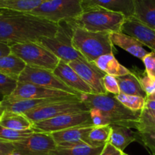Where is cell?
Wrapping results in <instances>:
<instances>
[{
	"instance_id": "obj_43",
	"label": "cell",
	"mask_w": 155,
	"mask_h": 155,
	"mask_svg": "<svg viewBox=\"0 0 155 155\" xmlns=\"http://www.w3.org/2000/svg\"><path fill=\"white\" fill-rule=\"evenodd\" d=\"M124 155H129V154H126V153H125V154H124Z\"/></svg>"
},
{
	"instance_id": "obj_44",
	"label": "cell",
	"mask_w": 155,
	"mask_h": 155,
	"mask_svg": "<svg viewBox=\"0 0 155 155\" xmlns=\"http://www.w3.org/2000/svg\"><path fill=\"white\" fill-rule=\"evenodd\" d=\"M12 155H16V154H15V153H14V154H12Z\"/></svg>"
},
{
	"instance_id": "obj_15",
	"label": "cell",
	"mask_w": 155,
	"mask_h": 155,
	"mask_svg": "<svg viewBox=\"0 0 155 155\" xmlns=\"http://www.w3.org/2000/svg\"><path fill=\"white\" fill-rule=\"evenodd\" d=\"M53 73L68 87L75 92L80 94H93V91L90 86L69 66L68 64L60 61L57 68L53 71Z\"/></svg>"
},
{
	"instance_id": "obj_10",
	"label": "cell",
	"mask_w": 155,
	"mask_h": 155,
	"mask_svg": "<svg viewBox=\"0 0 155 155\" xmlns=\"http://www.w3.org/2000/svg\"><path fill=\"white\" fill-rule=\"evenodd\" d=\"M18 82L32 83L34 85L64 91L70 94L80 96V93L75 92L64 83L53 71L27 66L18 78Z\"/></svg>"
},
{
	"instance_id": "obj_11",
	"label": "cell",
	"mask_w": 155,
	"mask_h": 155,
	"mask_svg": "<svg viewBox=\"0 0 155 155\" xmlns=\"http://www.w3.org/2000/svg\"><path fill=\"white\" fill-rule=\"evenodd\" d=\"M16 155H51L57 147L48 133H34L25 140L14 142Z\"/></svg>"
},
{
	"instance_id": "obj_33",
	"label": "cell",
	"mask_w": 155,
	"mask_h": 155,
	"mask_svg": "<svg viewBox=\"0 0 155 155\" xmlns=\"http://www.w3.org/2000/svg\"><path fill=\"white\" fill-rule=\"evenodd\" d=\"M89 113H90L94 127L111 125V121L110 118L99 109L91 108L89 110Z\"/></svg>"
},
{
	"instance_id": "obj_32",
	"label": "cell",
	"mask_w": 155,
	"mask_h": 155,
	"mask_svg": "<svg viewBox=\"0 0 155 155\" xmlns=\"http://www.w3.org/2000/svg\"><path fill=\"white\" fill-rule=\"evenodd\" d=\"M17 85L18 80L0 74V101L12 95Z\"/></svg>"
},
{
	"instance_id": "obj_39",
	"label": "cell",
	"mask_w": 155,
	"mask_h": 155,
	"mask_svg": "<svg viewBox=\"0 0 155 155\" xmlns=\"http://www.w3.org/2000/svg\"><path fill=\"white\" fill-rule=\"evenodd\" d=\"M11 53L12 52H11L10 45L0 42V58L3 57V56L8 55Z\"/></svg>"
},
{
	"instance_id": "obj_41",
	"label": "cell",
	"mask_w": 155,
	"mask_h": 155,
	"mask_svg": "<svg viewBox=\"0 0 155 155\" xmlns=\"http://www.w3.org/2000/svg\"><path fill=\"white\" fill-rule=\"evenodd\" d=\"M146 99L148 100H155V92L154 94H152V95H148L146 98Z\"/></svg>"
},
{
	"instance_id": "obj_9",
	"label": "cell",
	"mask_w": 155,
	"mask_h": 155,
	"mask_svg": "<svg viewBox=\"0 0 155 155\" xmlns=\"http://www.w3.org/2000/svg\"><path fill=\"white\" fill-rule=\"evenodd\" d=\"M89 110L84 102L82 101L80 98H79L33 109L26 112L24 114L34 124L61 115L80 113Z\"/></svg>"
},
{
	"instance_id": "obj_31",
	"label": "cell",
	"mask_w": 155,
	"mask_h": 155,
	"mask_svg": "<svg viewBox=\"0 0 155 155\" xmlns=\"http://www.w3.org/2000/svg\"><path fill=\"white\" fill-rule=\"evenodd\" d=\"M139 80L142 89L146 93L147 96L152 95L155 92V78L150 76L145 71H142L138 68H135L130 71Z\"/></svg>"
},
{
	"instance_id": "obj_36",
	"label": "cell",
	"mask_w": 155,
	"mask_h": 155,
	"mask_svg": "<svg viewBox=\"0 0 155 155\" xmlns=\"http://www.w3.org/2000/svg\"><path fill=\"white\" fill-rule=\"evenodd\" d=\"M145 71L155 78V51H151L142 59Z\"/></svg>"
},
{
	"instance_id": "obj_24",
	"label": "cell",
	"mask_w": 155,
	"mask_h": 155,
	"mask_svg": "<svg viewBox=\"0 0 155 155\" xmlns=\"http://www.w3.org/2000/svg\"><path fill=\"white\" fill-rule=\"evenodd\" d=\"M116 79L121 93L147 98L146 93L142 89L139 80L131 71L127 75L117 77Z\"/></svg>"
},
{
	"instance_id": "obj_38",
	"label": "cell",
	"mask_w": 155,
	"mask_h": 155,
	"mask_svg": "<svg viewBox=\"0 0 155 155\" xmlns=\"http://www.w3.org/2000/svg\"><path fill=\"white\" fill-rule=\"evenodd\" d=\"M124 154L125 153L124 151H120L119 149H117L114 146H113V145L107 142L104 145V148H103L100 155H124Z\"/></svg>"
},
{
	"instance_id": "obj_29",
	"label": "cell",
	"mask_w": 155,
	"mask_h": 155,
	"mask_svg": "<svg viewBox=\"0 0 155 155\" xmlns=\"http://www.w3.org/2000/svg\"><path fill=\"white\" fill-rule=\"evenodd\" d=\"M114 96L123 105L133 111H142L145 108L146 98L143 97L126 95L121 92Z\"/></svg>"
},
{
	"instance_id": "obj_40",
	"label": "cell",
	"mask_w": 155,
	"mask_h": 155,
	"mask_svg": "<svg viewBox=\"0 0 155 155\" xmlns=\"http://www.w3.org/2000/svg\"><path fill=\"white\" fill-rule=\"evenodd\" d=\"M145 109L155 110V100H148L146 99L145 104Z\"/></svg>"
},
{
	"instance_id": "obj_1",
	"label": "cell",
	"mask_w": 155,
	"mask_h": 155,
	"mask_svg": "<svg viewBox=\"0 0 155 155\" xmlns=\"http://www.w3.org/2000/svg\"><path fill=\"white\" fill-rule=\"evenodd\" d=\"M58 24L27 12L0 10V42L11 45L54 36Z\"/></svg>"
},
{
	"instance_id": "obj_2",
	"label": "cell",
	"mask_w": 155,
	"mask_h": 155,
	"mask_svg": "<svg viewBox=\"0 0 155 155\" xmlns=\"http://www.w3.org/2000/svg\"><path fill=\"white\" fill-rule=\"evenodd\" d=\"M80 99L89 110L97 108L104 112L111 124H119L136 130L141 111H133L123 105L114 95L106 94H80Z\"/></svg>"
},
{
	"instance_id": "obj_35",
	"label": "cell",
	"mask_w": 155,
	"mask_h": 155,
	"mask_svg": "<svg viewBox=\"0 0 155 155\" xmlns=\"http://www.w3.org/2000/svg\"><path fill=\"white\" fill-rule=\"evenodd\" d=\"M138 124L142 126L155 127V110L144 108L141 111Z\"/></svg>"
},
{
	"instance_id": "obj_21",
	"label": "cell",
	"mask_w": 155,
	"mask_h": 155,
	"mask_svg": "<svg viewBox=\"0 0 155 155\" xmlns=\"http://www.w3.org/2000/svg\"><path fill=\"white\" fill-rule=\"evenodd\" d=\"M101 71L114 77L127 75L130 71L118 62L114 54H106L100 56L93 62Z\"/></svg>"
},
{
	"instance_id": "obj_34",
	"label": "cell",
	"mask_w": 155,
	"mask_h": 155,
	"mask_svg": "<svg viewBox=\"0 0 155 155\" xmlns=\"http://www.w3.org/2000/svg\"><path fill=\"white\" fill-rule=\"evenodd\" d=\"M103 83L107 92L113 95H118L120 93V89L115 77L106 74L103 78Z\"/></svg>"
},
{
	"instance_id": "obj_8",
	"label": "cell",
	"mask_w": 155,
	"mask_h": 155,
	"mask_svg": "<svg viewBox=\"0 0 155 155\" xmlns=\"http://www.w3.org/2000/svg\"><path fill=\"white\" fill-rule=\"evenodd\" d=\"M89 127H94L89 110L80 113L68 114L34 123L32 130L35 133L50 134L68 129Z\"/></svg>"
},
{
	"instance_id": "obj_17",
	"label": "cell",
	"mask_w": 155,
	"mask_h": 155,
	"mask_svg": "<svg viewBox=\"0 0 155 155\" xmlns=\"http://www.w3.org/2000/svg\"><path fill=\"white\" fill-rule=\"evenodd\" d=\"M110 37L114 45L119 46L142 61L148 54V51L144 48L143 45L133 36L122 32H113L110 33Z\"/></svg>"
},
{
	"instance_id": "obj_18",
	"label": "cell",
	"mask_w": 155,
	"mask_h": 155,
	"mask_svg": "<svg viewBox=\"0 0 155 155\" xmlns=\"http://www.w3.org/2000/svg\"><path fill=\"white\" fill-rule=\"evenodd\" d=\"M99 6L130 18L134 15V0H83V9Z\"/></svg>"
},
{
	"instance_id": "obj_27",
	"label": "cell",
	"mask_w": 155,
	"mask_h": 155,
	"mask_svg": "<svg viewBox=\"0 0 155 155\" xmlns=\"http://www.w3.org/2000/svg\"><path fill=\"white\" fill-rule=\"evenodd\" d=\"M104 146L92 148L87 145L74 147H62L57 145L51 155H100Z\"/></svg>"
},
{
	"instance_id": "obj_12",
	"label": "cell",
	"mask_w": 155,
	"mask_h": 155,
	"mask_svg": "<svg viewBox=\"0 0 155 155\" xmlns=\"http://www.w3.org/2000/svg\"><path fill=\"white\" fill-rule=\"evenodd\" d=\"M71 96H78V95H73V94H70L68 92L58 90V89L43 87V86L32 84V83L18 82L16 89L12 92V95H9L8 97L5 98L2 101L11 102V101H19V100L39 99V98Z\"/></svg>"
},
{
	"instance_id": "obj_7",
	"label": "cell",
	"mask_w": 155,
	"mask_h": 155,
	"mask_svg": "<svg viewBox=\"0 0 155 155\" xmlns=\"http://www.w3.org/2000/svg\"><path fill=\"white\" fill-rule=\"evenodd\" d=\"M83 11V0H49L29 13L58 24L74 19Z\"/></svg>"
},
{
	"instance_id": "obj_22",
	"label": "cell",
	"mask_w": 155,
	"mask_h": 155,
	"mask_svg": "<svg viewBox=\"0 0 155 155\" xmlns=\"http://www.w3.org/2000/svg\"><path fill=\"white\" fill-rule=\"evenodd\" d=\"M26 67V64L12 53L0 58V74L14 80H18Z\"/></svg>"
},
{
	"instance_id": "obj_23",
	"label": "cell",
	"mask_w": 155,
	"mask_h": 155,
	"mask_svg": "<svg viewBox=\"0 0 155 155\" xmlns=\"http://www.w3.org/2000/svg\"><path fill=\"white\" fill-rule=\"evenodd\" d=\"M0 126L15 130H27L33 128V123L23 114L3 111L0 114Z\"/></svg>"
},
{
	"instance_id": "obj_28",
	"label": "cell",
	"mask_w": 155,
	"mask_h": 155,
	"mask_svg": "<svg viewBox=\"0 0 155 155\" xmlns=\"http://www.w3.org/2000/svg\"><path fill=\"white\" fill-rule=\"evenodd\" d=\"M136 130L138 134V142L148 148L151 154L155 155V127L137 124Z\"/></svg>"
},
{
	"instance_id": "obj_14",
	"label": "cell",
	"mask_w": 155,
	"mask_h": 155,
	"mask_svg": "<svg viewBox=\"0 0 155 155\" xmlns=\"http://www.w3.org/2000/svg\"><path fill=\"white\" fill-rule=\"evenodd\" d=\"M120 32L136 38L142 45L155 51V30L142 24L135 17L126 18Z\"/></svg>"
},
{
	"instance_id": "obj_42",
	"label": "cell",
	"mask_w": 155,
	"mask_h": 155,
	"mask_svg": "<svg viewBox=\"0 0 155 155\" xmlns=\"http://www.w3.org/2000/svg\"><path fill=\"white\" fill-rule=\"evenodd\" d=\"M1 104H2V101H0V106H1Z\"/></svg>"
},
{
	"instance_id": "obj_30",
	"label": "cell",
	"mask_w": 155,
	"mask_h": 155,
	"mask_svg": "<svg viewBox=\"0 0 155 155\" xmlns=\"http://www.w3.org/2000/svg\"><path fill=\"white\" fill-rule=\"evenodd\" d=\"M34 133L32 129L27 130H15L0 126V139L8 142H16L25 140Z\"/></svg>"
},
{
	"instance_id": "obj_5",
	"label": "cell",
	"mask_w": 155,
	"mask_h": 155,
	"mask_svg": "<svg viewBox=\"0 0 155 155\" xmlns=\"http://www.w3.org/2000/svg\"><path fill=\"white\" fill-rule=\"evenodd\" d=\"M72 39L73 27L65 21L59 23L58 29L54 36L41 38L37 42L67 64L74 60L86 61L74 47Z\"/></svg>"
},
{
	"instance_id": "obj_20",
	"label": "cell",
	"mask_w": 155,
	"mask_h": 155,
	"mask_svg": "<svg viewBox=\"0 0 155 155\" xmlns=\"http://www.w3.org/2000/svg\"><path fill=\"white\" fill-rule=\"evenodd\" d=\"M133 17L155 30V0H134Z\"/></svg>"
},
{
	"instance_id": "obj_16",
	"label": "cell",
	"mask_w": 155,
	"mask_h": 155,
	"mask_svg": "<svg viewBox=\"0 0 155 155\" xmlns=\"http://www.w3.org/2000/svg\"><path fill=\"white\" fill-rule=\"evenodd\" d=\"M93 127H77L50 133L56 145L62 147H74L86 145V136Z\"/></svg>"
},
{
	"instance_id": "obj_26",
	"label": "cell",
	"mask_w": 155,
	"mask_h": 155,
	"mask_svg": "<svg viewBox=\"0 0 155 155\" xmlns=\"http://www.w3.org/2000/svg\"><path fill=\"white\" fill-rule=\"evenodd\" d=\"M111 133V125L93 127L86 136V144L92 148L104 146L108 142Z\"/></svg>"
},
{
	"instance_id": "obj_13",
	"label": "cell",
	"mask_w": 155,
	"mask_h": 155,
	"mask_svg": "<svg viewBox=\"0 0 155 155\" xmlns=\"http://www.w3.org/2000/svg\"><path fill=\"white\" fill-rule=\"evenodd\" d=\"M68 64L90 86L93 94L107 93L103 83V78L106 74L95 64L88 62L87 61L74 60L69 62Z\"/></svg>"
},
{
	"instance_id": "obj_3",
	"label": "cell",
	"mask_w": 155,
	"mask_h": 155,
	"mask_svg": "<svg viewBox=\"0 0 155 155\" xmlns=\"http://www.w3.org/2000/svg\"><path fill=\"white\" fill-rule=\"evenodd\" d=\"M125 19L126 17L123 14L99 6H93L84 8L77 18L66 21L74 27L89 32L113 33L120 32Z\"/></svg>"
},
{
	"instance_id": "obj_25",
	"label": "cell",
	"mask_w": 155,
	"mask_h": 155,
	"mask_svg": "<svg viewBox=\"0 0 155 155\" xmlns=\"http://www.w3.org/2000/svg\"><path fill=\"white\" fill-rule=\"evenodd\" d=\"M47 1L49 0H0V10L5 9L29 13Z\"/></svg>"
},
{
	"instance_id": "obj_19",
	"label": "cell",
	"mask_w": 155,
	"mask_h": 155,
	"mask_svg": "<svg viewBox=\"0 0 155 155\" xmlns=\"http://www.w3.org/2000/svg\"><path fill=\"white\" fill-rule=\"evenodd\" d=\"M133 129L119 124H111V133L108 143L124 151L130 144L138 142V134Z\"/></svg>"
},
{
	"instance_id": "obj_6",
	"label": "cell",
	"mask_w": 155,
	"mask_h": 155,
	"mask_svg": "<svg viewBox=\"0 0 155 155\" xmlns=\"http://www.w3.org/2000/svg\"><path fill=\"white\" fill-rule=\"evenodd\" d=\"M11 52L21 58L27 66L53 71L60 59L38 42H30L10 45Z\"/></svg>"
},
{
	"instance_id": "obj_4",
	"label": "cell",
	"mask_w": 155,
	"mask_h": 155,
	"mask_svg": "<svg viewBox=\"0 0 155 155\" xmlns=\"http://www.w3.org/2000/svg\"><path fill=\"white\" fill-rule=\"evenodd\" d=\"M69 24L73 27V45L88 62L93 63L100 56L114 53L110 33L89 32Z\"/></svg>"
},
{
	"instance_id": "obj_37",
	"label": "cell",
	"mask_w": 155,
	"mask_h": 155,
	"mask_svg": "<svg viewBox=\"0 0 155 155\" xmlns=\"http://www.w3.org/2000/svg\"><path fill=\"white\" fill-rule=\"evenodd\" d=\"M14 142L0 139V155H12L15 152Z\"/></svg>"
}]
</instances>
